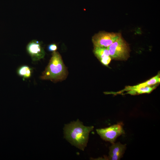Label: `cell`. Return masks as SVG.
Listing matches in <instances>:
<instances>
[{
    "mask_svg": "<svg viewBox=\"0 0 160 160\" xmlns=\"http://www.w3.org/2000/svg\"><path fill=\"white\" fill-rule=\"evenodd\" d=\"M57 46L55 44H49L48 47V51L51 52H55L57 50Z\"/></svg>",
    "mask_w": 160,
    "mask_h": 160,
    "instance_id": "12",
    "label": "cell"
},
{
    "mask_svg": "<svg viewBox=\"0 0 160 160\" xmlns=\"http://www.w3.org/2000/svg\"><path fill=\"white\" fill-rule=\"evenodd\" d=\"M160 73H158L157 75L144 82L136 85L130 86V87L133 88H140L160 83Z\"/></svg>",
    "mask_w": 160,
    "mask_h": 160,
    "instance_id": "10",
    "label": "cell"
},
{
    "mask_svg": "<svg viewBox=\"0 0 160 160\" xmlns=\"http://www.w3.org/2000/svg\"><path fill=\"white\" fill-rule=\"evenodd\" d=\"M122 36L120 32L100 31L92 38L94 47H108Z\"/></svg>",
    "mask_w": 160,
    "mask_h": 160,
    "instance_id": "4",
    "label": "cell"
},
{
    "mask_svg": "<svg viewBox=\"0 0 160 160\" xmlns=\"http://www.w3.org/2000/svg\"><path fill=\"white\" fill-rule=\"evenodd\" d=\"M126 148V144L120 142L113 143L109 147V155L108 160H119L123 156Z\"/></svg>",
    "mask_w": 160,
    "mask_h": 160,
    "instance_id": "7",
    "label": "cell"
},
{
    "mask_svg": "<svg viewBox=\"0 0 160 160\" xmlns=\"http://www.w3.org/2000/svg\"><path fill=\"white\" fill-rule=\"evenodd\" d=\"M97 133L100 137L111 144L114 143L117 138L125 133L123 124L119 123L103 128L97 129Z\"/></svg>",
    "mask_w": 160,
    "mask_h": 160,
    "instance_id": "5",
    "label": "cell"
},
{
    "mask_svg": "<svg viewBox=\"0 0 160 160\" xmlns=\"http://www.w3.org/2000/svg\"><path fill=\"white\" fill-rule=\"evenodd\" d=\"M107 48L112 59L125 60L129 56V46L122 36Z\"/></svg>",
    "mask_w": 160,
    "mask_h": 160,
    "instance_id": "3",
    "label": "cell"
},
{
    "mask_svg": "<svg viewBox=\"0 0 160 160\" xmlns=\"http://www.w3.org/2000/svg\"><path fill=\"white\" fill-rule=\"evenodd\" d=\"M68 75L67 68L59 53L53 52L49 62L40 76L42 80L57 82L65 79Z\"/></svg>",
    "mask_w": 160,
    "mask_h": 160,
    "instance_id": "2",
    "label": "cell"
},
{
    "mask_svg": "<svg viewBox=\"0 0 160 160\" xmlns=\"http://www.w3.org/2000/svg\"><path fill=\"white\" fill-rule=\"evenodd\" d=\"M26 49L33 61L39 60L45 55L44 50L40 42L36 40H33L28 43Z\"/></svg>",
    "mask_w": 160,
    "mask_h": 160,
    "instance_id": "6",
    "label": "cell"
},
{
    "mask_svg": "<svg viewBox=\"0 0 160 160\" xmlns=\"http://www.w3.org/2000/svg\"><path fill=\"white\" fill-rule=\"evenodd\" d=\"M93 53L95 56L104 65L108 66L111 60L107 47H94Z\"/></svg>",
    "mask_w": 160,
    "mask_h": 160,
    "instance_id": "9",
    "label": "cell"
},
{
    "mask_svg": "<svg viewBox=\"0 0 160 160\" xmlns=\"http://www.w3.org/2000/svg\"><path fill=\"white\" fill-rule=\"evenodd\" d=\"M156 87V85L153 87L150 86L142 87L140 88H133L130 86H127L124 89L117 92H106V94H112L113 95L121 94L124 92H126L123 95L129 94L132 95L141 94L144 93H149L152 92Z\"/></svg>",
    "mask_w": 160,
    "mask_h": 160,
    "instance_id": "8",
    "label": "cell"
},
{
    "mask_svg": "<svg viewBox=\"0 0 160 160\" xmlns=\"http://www.w3.org/2000/svg\"><path fill=\"white\" fill-rule=\"evenodd\" d=\"M32 69L27 65L21 66L17 70V73L23 79L30 78L31 75Z\"/></svg>",
    "mask_w": 160,
    "mask_h": 160,
    "instance_id": "11",
    "label": "cell"
},
{
    "mask_svg": "<svg viewBox=\"0 0 160 160\" xmlns=\"http://www.w3.org/2000/svg\"><path fill=\"white\" fill-rule=\"evenodd\" d=\"M93 126H86L79 120L65 125L63 129L65 138L73 145L84 151L87 146L89 133Z\"/></svg>",
    "mask_w": 160,
    "mask_h": 160,
    "instance_id": "1",
    "label": "cell"
}]
</instances>
